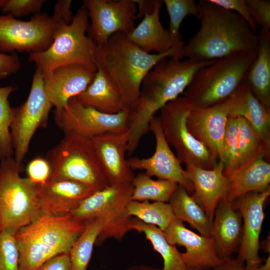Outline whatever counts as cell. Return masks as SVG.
<instances>
[{
    "label": "cell",
    "mask_w": 270,
    "mask_h": 270,
    "mask_svg": "<svg viewBox=\"0 0 270 270\" xmlns=\"http://www.w3.org/2000/svg\"><path fill=\"white\" fill-rule=\"evenodd\" d=\"M215 60H181L167 57L148 72L142 82L137 100L128 108V156L136 151L142 138L150 131V122L156 112L179 97L196 73Z\"/></svg>",
    "instance_id": "cell-1"
},
{
    "label": "cell",
    "mask_w": 270,
    "mask_h": 270,
    "mask_svg": "<svg viewBox=\"0 0 270 270\" xmlns=\"http://www.w3.org/2000/svg\"><path fill=\"white\" fill-rule=\"evenodd\" d=\"M197 6L200 28L184 44L182 58L210 61L258 48V34L235 12L209 0L199 1Z\"/></svg>",
    "instance_id": "cell-2"
},
{
    "label": "cell",
    "mask_w": 270,
    "mask_h": 270,
    "mask_svg": "<svg viewBox=\"0 0 270 270\" xmlns=\"http://www.w3.org/2000/svg\"><path fill=\"white\" fill-rule=\"evenodd\" d=\"M184 46L182 42L166 52L151 54L130 42L126 34L118 32L104 46L95 47L94 58L117 86L128 108L137 100L148 72L165 58L181 60Z\"/></svg>",
    "instance_id": "cell-3"
},
{
    "label": "cell",
    "mask_w": 270,
    "mask_h": 270,
    "mask_svg": "<svg viewBox=\"0 0 270 270\" xmlns=\"http://www.w3.org/2000/svg\"><path fill=\"white\" fill-rule=\"evenodd\" d=\"M84 227L85 222L69 214L62 216L42 214L20 228L14 235L20 254L19 270H36L52 258L68 254Z\"/></svg>",
    "instance_id": "cell-4"
},
{
    "label": "cell",
    "mask_w": 270,
    "mask_h": 270,
    "mask_svg": "<svg viewBox=\"0 0 270 270\" xmlns=\"http://www.w3.org/2000/svg\"><path fill=\"white\" fill-rule=\"evenodd\" d=\"M258 48L216 60L199 70L184 97L192 108H204L228 99L244 82Z\"/></svg>",
    "instance_id": "cell-5"
},
{
    "label": "cell",
    "mask_w": 270,
    "mask_h": 270,
    "mask_svg": "<svg viewBox=\"0 0 270 270\" xmlns=\"http://www.w3.org/2000/svg\"><path fill=\"white\" fill-rule=\"evenodd\" d=\"M89 26L88 10L82 6L70 24H58L50 47L42 52L30 53L28 60L44 74L71 64H80L96 72L95 46L86 34Z\"/></svg>",
    "instance_id": "cell-6"
},
{
    "label": "cell",
    "mask_w": 270,
    "mask_h": 270,
    "mask_svg": "<svg viewBox=\"0 0 270 270\" xmlns=\"http://www.w3.org/2000/svg\"><path fill=\"white\" fill-rule=\"evenodd\" d=\"M50 180H71L96 190L110 185L101 168L91 140L73 134H64L47 152Z\"/></svg>",
    "instance_id": "cell-7"
},
{
    "label": "cell",
    "mask_w": 270,
    "mask_h": 270,
    "mask_svg": "<svg viewBox=\"0 0 270 270\" xmlns=\"http://www.w3.org/2000/svg\"><path fill=\"white\" fill-rule=\"evenodd\" d=\"M24 169L13 156L0 160V231L18 232L42 215L37 185L20 176Z\"/></svg>",
    "instance_id": "cell-8"
},
{
    "label": "cell",
    "mask_w": 270,
    "mask_h": 270,
    "mask_svg": "<svg viewBox=\"0 0 270 270\" xmlns=\"http://www.w3.org/2000/svg\"><path fill=\"white\" fill-rule=\"evenodd\" d=\"M132 192V183L109 186L82 200L70 215L74 219L84 222L96 218L106 221L96 240L97 246L110 238L120 240L130 230L132 217L128 215L126 206L131 200Z\"/></svg>",
    "instance_id": "cell-9"
},
{
    "label": "cell",
    "mask_w": 270,
    "mask_h": 270,
    "mask_svg": "<svg viewBox=\"0 0 270 270\" xmlns=\"http://www.w3.org/2000/svg\"><path fill=\"white\" fill-rule=\"evenodd\" d=\"M192 108L184 96H179L163 106L158 118L164 137L176 150L181 164L210 170L216 164V159L190 134L186 126Z\"/></svg>",
    "instance_id": "cell-10"
},
{
    "label": "cell",
    "mask_w": 270,
    "mask_h": 270,
    "mask_svg": "<svg viewBox=\"0 0 270 270\" xmlns=\"http://www.w3.org/2000/svg\"><path fill=\"white\" fill-rule=\"evenodd\" d=\"M52 106L45 92L44 74L36 68L26 100L13 108L10 136L13 158L19 165L24 166L31 140L38 128L46 125Z\"/></svg>",
    "instance_id": "cell-11"
},
{
    "label": "cell",
    "mask_w": 270,
    "mask_h": 270,
    "mask_svg": "<svg viewBox=\"0 0 270 270\" xmlns=\"http://www.w3.org/2000/svg\"><path fill=\"white\" fill-rule=\"evenodd\" d=\"M58 24L47 14H35L30 20H20L10 14L0 15V52H40L52 44Z\"/></svg>",
    "instance_id": "cell-12"
},
{
    "label": "cell",
    "mask_w": 270,
    "mask_h": 270,
    "mask_svg": "<svg viewBox=\"0 0 270 270\" xmlns=\"http://www.w3.org/2000/svg\"><path fill=\"white\" fill-rule=\"evenodd\" d=\"M128 109L115 114H108L84 106L75 97L67 105L54 110V120L64 134L91 139L105 132L122 134L128 130Z\"/></svg>",
    "instance_id": "cell-13"
},
{
    "label": "cell",
    "mask_w": 270,
    "mask_h": 270,
    "mask_svg": "<svg viewBox=\"0 0 270 270\" xmlns=\"http://www.w3.org/2000/svg\"><path fill=\"white\" fill-rule=\"evenodd\" d=\"M90 23L88 37L96 48L104 46L118 32L129 34L134 28L138 8L134 0H83Z\"/></svg>",
    "instance_id": "cell-14"
},
{
    "label": "cell",
    "mask_w": 270,
    "mask_h": 270,
    "mask_svg": "<svg viewBox=\"0 0 270 270\" xmlns=\"http://www.w3.org/2000/svg\"><path fill=\"white\" fill-rule=\"evenodd\" d=\"M270 195V188L247 193L232 202L240 214L243 222L242 242L237 257L250 270H256L264 262L260 257V236L264 214V205Z\"/></svg>",
    "instance_id": "cell-15"
},
{
    "label": "cell",
    "mask_w": 270,
    "mask_h": 270,
    "mask_svg": "<svg viewBox=\"0 0 270 270\" xmlns=\"http://www.w3.org/2000/svg\"><path fill=\"white\" fill-rule=\"evenodd\" d=\"M149 129L156 139L154 154L147 158H131L128 160L132 170H144L150 176L168 180L183 186L188 194L193 193V186L181 163L171 150L161 127L158 117L150 122Z\"/></svg>",
    "instance_id": "cell-16"
},
{
    "label": "cell",
    "mask_w": 270,
    "mask_h": 270,
    "mask_svg": "<svg viewBox=\"0 0 270 270\" xmlns=\"http://www.w3.org/2000/svg\"><path fill=\"white\" fill-rule=\"evenodd\" d=\"M229 115L228 99L204 108H192L186 120L190 134L217 160L222 158L223 140Z\"/></svg>",
    "instance_id": "cell-17"
},
{
    "label": "cell",
    "mask_w": 270,
    "mask_h": 270,
    "mask_svg": "<svg viewBox=\"0 0 270 270\" xmlns=\"http://www.w3.org/2000/svg\"><path fill=\"white\" fill-rule=\"evenodd\" d=\"M128 137V130L122 134L105 132L90 139L110 186L131 183L135 176L126 158Z\"/></svg>",
    "instance_id": "cell-18"
},
{
    "label": "cell",
    "mask_w": 270,
    "mask_h": 270,
    "mask_svg": "<svg viewBox=\"0 0 270 270\" xmlns=\"http://www.w3.org/2000/svg\"><path fill=\"white\" fill-rule=\"evenodd\" d=\"M163 232L168 243L185 247L182 254L188 270H212L220 260L210 236L194 233L176 218Z\"/></svg>",
    "instance_id": "cell-19"
},
{
    "label": "cell",
    "mask_w": 270,
    "mask_h": 270,
    "mask_svg": "<svg viewBox=\"0 0 270 270\" xmlns=\"http://www.w3.org/2000/svg\"><path fill=\"white\" fill-rule=\"evenodd\" d=\"M37 187L41 214L52 216L71 214L82 200L97 191L90 186L71 180H48Z\"/></svg>",
    "instance_id": "cell-20"
},
{
    "label": "cell",
    "mask_w": 270,
    "mask_h": 270,
    "mask_svg": "<svg viewBox=\"0 0 270 270\" xmlns=\"http://www.w3.org/2000/svg\"><path fill=\"white\" fill-rule=\"evenodd\" d=\"M96 72L80 64H71L43 74L46 94L55 109L65 107L71 98L84 92Z\"/></svg>",
    "instance_id": "cell-21"
},
{
    "label": "cell",
    "mask_w": 270,
    "mask_h": 270,
    "mask_svg": "<svg viewBox=\"0 0 270 270\" xmlns=\"http://www.w3.org/2000/svg\"><path fill=\"white\" fill-rule=\"evenodd\" d=\"M186 167L185 170L193 186L192 196L212 222L216 207L224 197L228 188V179L224 174V164L219 160L210 170L194 164Z\"/></svg>",
    "instance_id": "cell-22"
},
{
    "label": "cell",
    "mask_w": 270,
    "mask_h": 270,
    "mask_svg": "<svg viewBox=\"0 0 270 270\" xmlns=\"http://www.w3.org/2000/svg\"><path fill=\"white\" fill-rule=\"evenodd\" d=\"M243 235V222L240 212L230 202L220 200L212 222L210 237L220 260L228 258L240 248Z\"/></svg>",
    "instance_id": "cell-23"
},
{
    "label": "cell",
    "mask_w": 270,
    "mask_h": 270,
    "mask_svg": "<svg viewBox=\"0 0 270 270\" xmlns=\"http://www.w3.org/2000/svg\"><path fill=\"white\" fill-rule=\"evenodd\" d=\"M96 63L97 70L92 82L76 96L84 106L92 107L108 114H115L127 108L117 86L104 68Z\"/></svg>",
    "instance_id": "cell-24"
},
{
    "label": "cell",
    "mask_w": 270,
    "mask_h": 270,
    "mask_svg": "<svg viewBox=\"0 0 270 270\" xmlns=\"http://www.w3.org/2000/svg\"><path fill=\"white\" fill-rule=\"evenodd\" d=\"M266 156L260 154L228 177V188L222 200L232 202L247 193L270 188V164L264 159Z\"/></svg>",
    "instance_id": "cell-25"
},
{
    "label": "cell",
    "mask_w": 270,
    "mask_h": 270,
    "mask_svg": "<svg viewBox=\"0 0 270 270\" xmlns=\"http://www.w3.org/2000/svg\"><path fill=\"white\" fill-rule=\"evenodd\" d=\"M228 100L229 115L244 118L255 129L262 140L270 146V108L258 100L245 82Z\"/></svg>",
    "instance_id": "cell-26"
},
{
    "label": "cell",
    "mask_w": 270,
    "mask_h": 270,
    "mask_svg": "<svg viewBox=\"0 0 270 270\" xmlns=\"http://www.w3.org/2000/svg\"><path fill=\"white\" fill-rule=\"evenodd\" d=\"M163 0H155L154 10L146 12L141 22L129 34L128 39L144 52H166L172 47L168 30L162 26L160 12Z\"/></svg>",
    "instance_id": "cell-27"
},
{
    "label": "cell",
    "mask_w": 270,
    "mask_h": 270,
    "mask_svg": "<svg viewBox=\"0 0 270 270\" xmlns=\"http://www.w3.org/2000/svg\"><path fill=\"white\" fill-rule=\"evenodd\" d=\"M257 55L251 64L244 82L264 106H270V32L260 28Z\"/></svg>",
    "instance_id": "cell-28"
},
{
    "label": "cell",
    "mask_w": 270,
    "mask_h": 270,
    "mask_svg": "<svg viewBox=\"0 0 270 270\" xmlns=\"http://www.w3.org/2000/svg\"><path fill=\"white\" fill-rule=\"evenodd\" d=\"M168 202L176 218L187 222L200 235L210 236L212 221L183 186L178 184Z\"/></svg>",
    "instance_id": "cell-29"
},
{
    "label": "cell",
    "mask_w": 270,
    "mask_h": 270,
    "mask_svg": "<svg viewBox=\"0 0 270 270\" xmlns=\"http://www.w3.org/2000/svg\"><path fill=\"white\" fill-rule=\"evenodd\" d=\"M130 230H136L144 234L154 249L163 260L162 270H188L184 262L182 254L176 245L168 243L162 230L156 226L144 223L136 218H132Z\"/></svg>",
    "instance_id": "cell-30"
},
{
    "label": "cell",
    "mask_w": 270,
    "mask_h": 270,
    "mask_svg": "<svg viewBox=\"0 0 270 270\" xmlns=\"http://www.w3.org/2000/svg\"><path fill=\"white\" fill-rule=\"evenodd\" d=\"M84 222L82 232L74 241L68 254L71 270H87L94 246L106 224V221L100 218L92 219Z\"/></svg>",
    "instance_id": "cell-31"
},
{
    "label": "cell",
    "mask_w": 270,
    "mask_h": 270,
    "mask_svg": "<svg viewBox=\"0 0 270 270\" xmlns=\"http://www.w3.org/2000/svg\"><path fill=\"white\" fill-rule=\"evenodd\" d=\"M131 200L168 202L178 184L168 180H154L144 172L135 176L132 182Z\"/></svg>",
    "instance_id": "cell-32"
},
{
    "label": "cell",
    "mask_w": 270,
    "mask_h": 270,
    "mask_svg": "<svg viewBox=\"0 0 270 270\" xmlns=\"http://www.w3.org/2000/svg\"><path fill=\"white\" fill-rule=\"evenodd\" d=\"M129 216L146 224L156 226L164 231L176 218L170 205L167 202L130 200L126 206Z\"/></svg>",
    "instance_id": "cell-33"
},
{
    "label": "cell",
    "mask_w": 270,
    "mask_h": 270,
    "mask_svg": "<svg viewBox=\"0 0 270 270\" xmlns=\"http://www.w3.org/2000/svg\"><path fill=\"white\" fill-rule=\"evenodd\" d=\"M238 117V163L236 169L248 164L260 154L268 156L270 151V146L262 140L253 126L244 118Z\"/></svg>",
    "instance_id": "cell-34"
},
{
    "label": "cell",
    "mask_w": 270,
    "mask_h": 270,
    "mask_svg": "<svg viewBox=\"0 0 270 270\" xmlns=\"http://www.w3.org/2000/svg\"><path fill=\"white\" fill-rule=\"evenodd\" d=\"M16 88L14 85L0 87V160L13 156L10 132L13 108L8 98Z\"/></svg>",
    "instance_id": "cell-35"
},
{
    "label": "cell",
    "mask_w": 270,
    "mask_h": 270,
    "mask_svg": "<svg viewBox=\"0 0 270 270\" xmlns=\"http://www.w3.org/2000/svg\"><path fill=\"white\" fill-rule=\"evenodd\" d=\"M170 17V34L172 46L184 42L181 38L180 28L184 18L188 15L197 18V4L193 0H164Z\"/></svg>",
    "instance_id": "cell-36"
},
{
    "label": "cell",
    "mask_w": 270,
    "mask_h": 270,
    "mask_svg": "<svg viewBox=\"0 0 270 270\" xmlns=\"http://www.w3.org/2000/svg\"><path fill=\"white\" fill-rule=\"evenodd\" d=\"M238 117L228 115L223 140L224 174L228 177L236 169L238 163Z\"/></svg>",
    "instance_id": "cell-37"
},
{
    "label": "cell",
    "mask_w": 270,
    "mask_h": 270,
    "mask_svg": "<svg viewBox=\"0 0 270 270\" xmlns=\"http://www.w3.org/2000/svg\"><path fill=\"white\" fill-rule=\"evenodd\" d=\"M12 229L0 231V270H19L20 254Z\"/></svg>",
    "instance_id": "cell-38"
},
{
    "label": "cell",
    "mask_w": 270,
    "mask_h": 270,
    "mask_svg": "<svg viewBox=\"0 0 270 270\" xmlns=\"http://www.w3.org/2000/svg\"><path fill=\"white\" fill-rule=\"evenodd\" d=\"M44 0H6L0 10L15 17H22L30 14L40 12Z\"/></svg>",
    "instance_id": "cell-39"
},
{
    "label": "cell",
    "mask_w": 270,
    "mask_h": 270,
    "mask_svg": "<svg viewBox=\"0 0 270 270\" xmlns=\"http://www.w3.org/2000/svg\"><path fill=\"white\" fill-rule=\"evenodd\" d=\"M250 14L260 28L270 32V0H246Z\"/></svg>",
    "instance_id": "cell-40"
},
{
    "label": "cell",
    "mask_w": 270,
    "mask_h": 270,
    "mask_svg": "<svg viewBox=\"0 0 270 270\" xmlns=\"http://www.w3.org/2000/svg\"><path fill=\"white\" fill-rule=\"evenodd\" d=\"M28 177L36 185L45 184L49 179L50 168L46 158L38 157L29 162L26 166Z\"/></svg>",
    "instance_id": "cell-41"
},
{
    "label": "cell",
    "mask_w": 270,
    "mask_h": 270,
    "mask_svg": "<svg viewBox=\"0 0 270 270\" xmlns=\"http://www.w3.org/2000/svg\"><path fill=\"white\" fill-rule=\"evenodd\" d=\"M222 8L233 11L238 14L248 24L252 30L255 34L259 28L251 17L246 0H209Z\"/></svg>",
    "instance_id": "cell-42"
},
{
    "label": "cell",
    "mask_w": 270,
    "mask_h": 270,
    "mask_svg": "<svg viewBox=\"0 0 270 270\" xmlns=\"http://www.w3.org/2000/svg\"><path fill=\"white\" fill-rule=\"evenodd\" d=\"M20 68V62L16 52L6 54L0 52V80L16 73Z\"/></svg>",
    "instance_id": "cell-43"
},
{
    "label": "cell",
    "mask_w": 270,
    "mask_h": 270,
    "mask_svg": "<svg viewBox=\"0 0 270 270\" xmlns=\"http://www.w3.org/2000/svg\"><path fill=\"white\" fill-rule=\"evenodd\" d=\"M72 3L71 0H59L56 2L52 16L58 24H69L72 22L74 18L71 10Z\"/></svg>",
    "instance_id": "cell-44"
},
{
    "label": "cell",
    "mask_w": 270,
    "mask_h": 270,
    "mask_svg": "<svg viewBox=\"0 0 270 270\" xmlns=\"http://www.w3.org/2000/svg\"><path fill=\"white\" fill-rule=\"evenodd\" d=\"M36 270H71L69 254H58L46 261Z\"/></svg>",
    "instance_id": "cell-45"
},
{
    "label": "cell",
    "mask_w": 270,
    "mask_h": 270,
    "mask_svg": "<svg viewBox=\"0 0 270 270\" xmlns=\"http://www.w3.org/2000/svg\"><path fill=\"white\" fill-rule=\"evenodd\" d=\"M212 270H250L245 262L236 257L232 256L220 260L214 266Z\"/></svg>",
    "instance_id": "cell-46"
},
{
    "label": "cell",
    "mask_w": 270,
    "mask_h": 270,
    "mask_svg": "<svg viewBox=\"0 0 270 270\" xmlns=\"http://www.w3.org/2000/svg\"><path fill=\"white\" fill-rule=\"evenodd\" d=\"M134 2L138 8L136 18H141L146 12H150L154 10L155 0H134Z\"/></svg>",
    "instance_id": "cell-47"
},
{
    "label": "cell",
    "mask_w": 270,
    "mask_h": 270,
    "mask_svg": "<svg viewBox=\"0 0 270 270\" xmlns=\"http://www.w3.org/2000/svg\"><path fill=\"white\" fill-rule=\"evenodd\" d=\"M127 270H158L150 266L146 265H137L129 268Z\"/></svg>",
    "instance_id": "cell-48"
},
{
    "label": "cell",
    "mask_w": 270,
    "mask_h": 270,
    "mask_svg": "<svg viewBox=\"0 0 270 270\" xmlns=\"http://www.w3.org/2000/svg\"><path fill=\"white\" fill-rule=\"evenodd\" d=\"M264 264H262L256 270H270V254H268V256L264 260Z\"/></svg>",
    "instance_id": "cell-49"
},
{
    "label": "cell",
    "mask_w": 270,
    "mask_h": 270,
    "mask_svg": "<svg viewBox=\"0 0 270 270\" xmlns=\"http://www.w3.org/2000/svg\"><path fill=\"white\" fill-rule=\"evenodd\" d=\"M6 0H0V9L2 6L4 4V2H5Z\"/></svg>",
    "instance_id": "cell-50"
}]
</instances>
